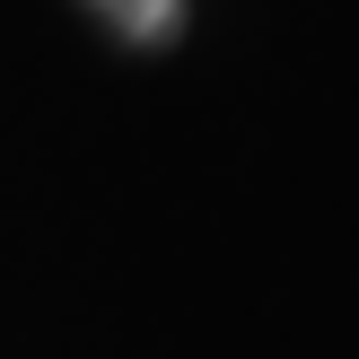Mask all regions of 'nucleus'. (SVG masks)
Wrapping results in <instances>:
<instances>
[{
    "mask_svg": "<svg viewBox=\"0 0 359 359\" xmlns=\"http://www.w3.org/2000/svg\"><path fill=\"white\" fill-rule=\"evenodd\" d=\"M79 9L132 53H175L184 27H193V0H79Z\"/></svg>",
    "mask_w": 359,
    "mask_h": 359,
    "instance_id": "f257e3e1",
    "label": "nucleus"
}]
</instances>
